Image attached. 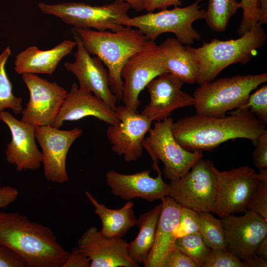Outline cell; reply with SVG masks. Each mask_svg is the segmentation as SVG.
Listing matches in <instances>:
<instances>
[{"label": "cell", "instance_id": "obj_1", "mask_svg": "<svg viewBox=\"0 0 267 267\" xmlns=\"http://www.w3.org/2000/svg\"><path fill=\"white\" fill-rule=\"evenodd\" d=\"M266 125L249 109L235 110L229 116L211 117L196 114L173 122V134L189 151H211L229 140L246 138L254 145Z\"/></svg>", "mask_w": 267, "mask_h": 267}, {"label": "cell", "instance_id": "obj_2", "mask_svg": "<svg viewBox=\"0 0 267 267\" xmlns=\"http://www.w3.org/2000/svg\"><path fill=\"white\" fill-rule=\"evenodd\" d=\"M0 244L18 254L29 267H63L70 254L50 227L15 212H0Z\"/></svg>", "mask_w": 267, "mask_h": 267}, {"label": "cell", "instance_id": "obj_3", "mask_svg": "<svg viewBox=\"0 0 267 267\" xmlns=\"http://www.w3.org/2000/svg\"><path fill=\"white\" fill-rule=\"evenodd\" d=\"M72 34L80 39L86 50L97 57L107 67L109 85L118 101L122 100V69L127 60L139 51L148 39L131 27L116 32L73 28Z\"/></svg>", "mask_w": 267, "mask_h": 267}, {"label": "cell", "instance_id": "obj_4", "mask_svg": "<svg viewBox=\"0 0 267 267\" xmlns=\"http://www.w3.org/2000/svg\"><path fill=\"white\" fill-rule=\"evenodd\" d=\"M267 35L257 23L246 33L237 39L220 41L213 38L200 47L186 45V49L199 64L196 83L199 85L210 82L225 68L234 64H245L256 50L266 43Z\"/></svg>", "mask_w": 267, "mask_h": 267}, {"label": "cell", "instance_id": "obj_5", "mask_svg": "<svg viewBox=\"0 0 267 267\" xmlns=\"http://www.w3.org/2000/svg\"><path fill=\"white\" fill-rule=\"evenodd\" d=\"M267 81V73L237 75L200 84L194 91L197 114L223 117L247 102L251 91Z\"/></svg>", "mask_w": 267, "mask_h": 267}, {"label": "cell", "instance_id": "obj_6", "mask_svg": "<svg viewBox=\"0 0 267 267\" xmlns=\"http://www.w3.org/2000/svg\"><path fill=\"white\" fill-rule=\"evenodd\" d=\"M38 7L43 13L54 16L73 28L112 32L124 28L122 23L130 17L128 12L131 8L128 2L119 0L101 5L77 1L53 4L41 2Z\"/></svg>", "mask_w": 267, "mask_h": 267}, {"label": "cell", "instance_id": "obj_7", "mask_svg": "<svg viewBox=\"0 0 267 267\" xmlns=\"http://www.w3.org/2000/svg\"><path fill=\"white\" fill-rule=\"evenodd\" d=\"M201 0H196L186 7L174 6L171 9L166 8L129 17L122 24L137 28L148 40L154 41L161 34L171 33L182 44L190 45L200 39V35L193 28L192 23L205 18L206 10L201 8Z\"/></svg>", "mask_w": 267, "mask_h": 267}, {"label": "cell", "instance_id": "obj_8", "mask_svg": "<svg viewBox=\"0 0 267 267\" xmlns=\"http://www.w3.org/2000/svg\"><path fill=\"white\" fill-rule=\"evenodd\" d=\"M173 122L171 117L156 122L142 142L152 160L153 169L161 171L158 166L161 161L164 177L170 182L186 174L203 156L202 151L186 150L177 142L172 133Z\"/></svg>", "mask_w": 267, "mask_h": 267}, {"label": "cell", "instance_id": "obj_9", "mask_svg": "<svg viewBox=\"0 0 267 267\" xmlns=\"http://www.w3.org/2000/svg\"><path fill=\"white\" fill-rule=\"evenodd\" d=\"M216 168L201 158L184 175L169 183V196L181 206L213 213L216 199Z\"/></svg>", "mask_w": 267, "mask_h": 267}, {"label": "cell", "instance_id": "obj_10", "mask_svg": "<svg viewBox=\"0 0 267 267\" xmlns=\"http://www.w3.org/2000/svg\"><path fill=\"white\" fill-rule=\"evenodd\" d=\"M167 70L158 45L148 40L143 47L132 55L123 66L121 76L123 81L124 106L137 111L140 105L139 95L153 79Z\"/></svg>", "mask_w": 267, "mask_h": 267}, {"label": "cell", "instance_id": "obj_11", "mask_svg": "<svg viewBox=\"0 0 267 267\" xmlns=\"http://www.w3.org/2000/svg\"><path fill=\"white\" fill-rule=\"evenodd\" d=\"M217 194L213 213L220 218L245 212L258 182L257 173L248 166L227 171L216 170Z\"/></svg>", "mask_w": 267, "mask_h": 267}, {"label": "cell", "instance_id": "obj_12", "mask_svg": "<svg viewBox=\"0 0 267 267\" xmlns=\"http://www.w3.org/2000/svg\"><path fill=\"white\" fill-rule=\"evenodd\" d=\"M29 100L21 112V121L34 127L52 126L68 92L55 82L34 74L21 75Z\"/></svg>", "mask_w": 267, "mask_h": 267}, {"label": "cell", "instance_id": "obj_13", "mask_svg": "<svg viewBox=\"0 0 267 267\" xmlns=\"http://www.w3.org/2000/svg\"><path fill=\"white\" fill-rule=\"evenodd\" d=\"M82 134V129L78 128L61 130L51 126L35 127L36 139L42 150L44 176L48 181L63 183L69 180L67 155L72 143Z\"/></svg>", "mask_w": 267, "mask_h": 267}, {"label": "cell", "instance_id": "obj_14", "mask_svg": "<svg viewBox=\"0 0 267 267\" xmlns=\"http://www.w3.org/2000/svg\"><path fill=\"white\" fill-rule=\"evenodd\" d=\"M115 111L120 123L109 125L106 131L112 150L127 162L135 161L142 154V142L152 122L124 105L117 106Z\"/></svg>", "mask_w": 267, "mask_h": 267}, {"label": "cell", "instance_id": "obj_15", "mask_svg": "<svg viewBox=\"0 0 267 267\" xmlns=\"http://www.w3.org/2000/svg\"><path fill=\"white\" fill-rule=\"evenodd\" d=\"M241 216L229 215L221 218L228 250L241 260L255 253L267 236V221L249 210Z\"/></svg>", "mask_w": 267, "mask_h": 267}, {"label": "cell", "instance_id": "obj_16", "mask_svg": "<svg viewBox=\"0 0 267 267\" xmlns=\"http://www.w3.org/2000/svg\"><path fill=\"white\" fill-rule=\"evenodd\" d=\"M73 35L77 47L74 54L75 60L65 62L64 67L76 77L80 89L93 93L115 110L118 100L109 87L107 70L97 57L90 56L80 38L76 34Z\"/></svg>", "mask_w": 267, "mask_h": 267}, {"label": "cell", "instance_id": "obj_17", "mask_svg": "<svg viewBox=\"0 0 267 267\" xmlns=\"http://www.w3.org/2000/svg\"><path fill=\"white\" fill-rule=\"evenodd\" d=\"M183 84L169 72L153 79L146 86L150 101L141 114L152 122H157L169 117L178 108L194 106L193 96L181 90Z\"/></svg>", "mask_w": 267, "mask_h": 267}, {"label": "cell", "instance_id": "obj_18", "mask_svg": "<svg viewBox=\"0 0 267 267\" xmlns=\"http://www.w3.org/2000/svg\"><path fill=\"white\" fill-rule=\"evenodd\" d=\"M78 247L90 261V267H138L130 257L128 243L122 237H107L94 226L79 238Z\"/></svg>", "mask_w": 267, "mask_h": 267}, {"label": "cell", "instance_id": "obj_19", "mask_svg": "<svg viewBox=\"0 0 267 267\" xmlns=\"http://www.w3.org/2000/svg\"><path fill=\"white\" fill-rule=\"evenodd\" d=\"M0 121L7 125L11 134L5 150L7 161L18 172L38 169L43 154L36 143L35 127L16 119L4 110L0 111Z\"/></svg>", "mask_w": 267, "mask_h": 267}, {"label": "cell", "instance_id": "obj_20", "mask_svg": "<svg viewBox=\"0 0 267 267\" xmlns=\"http://www.w3.org/2000/svg\"><path fill=\"white\" fill-rule=\"evenodd\" d=\"M150 170L133 174H123L111 170L105 175L106 182L113 194L125 200L140 198L153 202L169 196V184L164 182L162 172L156 178L150 176Z\"/></svg>", "mask_w": 267, "mask_h": 267}, {"label": "cell", "instance_id": "obj_21", "mask_svg": "<svg viewBox=\"0 0 267 267\" xmlns=\"http://www.w3.org/2000/svg\"><path fill=\"white\" fill-rule=\"evenodd\" d=\"M93 116L109 125L120 123L115 111L92 93L83 91L72 84L52 127L59 128L65 121H77Z\"/></svg>", "mask_w": 267, "mask_h": 267}, {"label": "cell", "instance_id": "obj_22", "mask_svg": "<svg viewBox=\"0 0 267 267\" xmlns=\"http://www.w3.org/2000/svg\"><path fill=\"white\" fill-rule=\"evenodd\" d=\"M161 211L158 219L153 247L143 264L145 267H161L168 251L174 246V231L181 206L169 196L160 199Z\"/></svg>", "mask_w": 267, "mask_h": 267}, {"label": "cell", "instance_id": "obj_23", "mask_svg": "<svg viewBox=\"0 0 267 267\" xmlns=\"http://www.w3.org/2000/svg\"><path fill=\"white\" fill-rule=\"evenodd\" d=\"M76 42L65 40L51 49L43 50L30 46L15 56L14 71L18 75L24 73L51 74L61 59L72 53Z\"/></svg>", "mask_w": 267, "mask_h": 267}, {"label": "cell", "instance_id": "obj_24", "mask_svg": "<svg viewBox=\"0 0 267 267\" xmlns=\"http://www.w3.org/2000/svg\"><path fill=\"white\" fill-rule=\"evenodd\" d=\"M159 46L169 73L183 83H196L199 64L186 46L176 38H168Z\"/></svg>", "mask_w": 267, "mask_h": 267}, {"label": "cell", "instance_id": "obj_25", "mask_svg": "<svg viewBox=\"0 0 267 267\" xmlns=\"http://www.w3.org/2000/svg\"><path fill=\"white\" fill-rule=\"evenodd\" d=\"M85 194L101 220L102 227L99 232L103 236L123 237L136 225L137 219L133 210L134 203L130 200L120 209H111L99 203L90 192L86 191Z\"/></svg>", "mask_w": 267, "mask_h": 267}, {"label": "cell", "instance_id": "obj_26", "mask_svg": "<svg viewBox=\"0 0 267 267\" xmlns=\"http://www.w3.org/2000/svg\"><path fill=\"white\" fill-rule=\"evenodd\" d=\"M161 211V203L137 219L139 232L136 238L128 245L131 259L138 265L143 264L153 247L157 224Z\"/></svg>", "mask_w": 267, "mask_h": 267}, {"label": "cell", "instance_id": "obj_27", "mask_svg": "<svg viewBox=\"0 0 267 267\" xmlns=\"http://www.w3.org/2000/svg\"><path fill=\"white\" fill-rule=\"evenodd\" d=\"M239 8L236 0H209L204 19L212 30L222 32Z\"/></svg>", "mask_w": 267, "mask_h": 267}, {"label": "cell", "instance_id": "obj_28", "mask_svg": "<svg viewBox=\"0 0 267 267\" xmlns=\"http://www.w3.org/2000/svg\"><path fill=\"white\" fill-rule=\"evenodd\" d=\"M198 213L200 234L205 244L212 250H228L221 219L210 212Z\"/></svg>", "mask_w": 267, "mask_h": 267}, {"label": "cell", "instance_id": "obj_29", "mask_svg": "<svg viewBox=\"0 0 267 267\" xmlns=\"http://www.w3.org/2000/svg\"><path fill=\"white\" fill-rule=\"evenodd\" d=\"M11 52L10 47L7 46L0 54V111L10 109L15 114L19 115L23 109L22 99L14 95L5 67Z\"/></svg>", "mask_w": 267, "mask_h": 267}, {"label": "cell", "instance_id": "obj_30", "mask_svg": "<svg viewBox=\"0 0 267 267\" xmlns=\"http://www.w3.org/2000/svg\"><path fill=\"white\" fill-rule=\"evenodd\" d=\"M174 245L189 257L198 267H204L212 251L204 243L200 233L177 238Z\"/></svg>", "mask_w": 267, "mask_h": 267}, {"label": "cell", "instance_id": "obj_31", "mask_svg": "<svg viewBox=\"0 0 267 267\" xmlns=\"http://www.w3.org/2000/svg\"><path fill=\"white\" fill-rule=\"evenodd\" d=\"M258 182L252 196L247 210L267 221V168L259 169Z\"/></svg>", "mask_w": 267, "mask_h": 267}, {"label": "cell", "instance_id": "obj_32", "mask_svg": "<svg viewBox=\"0 0 267 267\" xmlns=\"http://www.w3.org/2000/svg\"><path fill=\"white\" fill-rule=\"evenodd\" d=\"M199 213L194 210L181 207L178 222L174 231L176 240L182 236L200 233Z\"/></svg>", "mask_w": 267, "mask_h": 267}, {"label": "cell", "instance_id": "obj_33", "mask_svg": "<svg viewBox=\"0 0 267 267\" xmlns=\"http://www.w3.org/2000/svg\"><path fill=\"white\" fill-rule=\"evenodd\" d=\"M249 109L265 124L267 123V85L264 84L250 94L247 102L237 110Z\"/></svg>", "mask_w": 267, "mask_h": 267}, {"label": "cell", "instance_id": "obj_34", "mask_svg": "<svg viewBox=\"0 0 267 267\" xmlns=\"http://www.w3.org/2000/svg\"><path fill=\"white\" fill-rule=\"evenodd\" d=\"M240 8L243 10V17L237 30L240 37L246 33L257 22L260 14L259 0H241Z\"/></svg>", "mask_w": 267, "mask_h": 267}, {"label": "cell", "instance_id": "obj_35", "mask_svg": "<svg viewBox=\"0 0 267 267\" xmlns=\"http://www.w3.org/2000/svg\"><path fill=\"white\" fill-rule=\"evenodd\" d=\"M204 267H246L243 262L228 250H212Z\"/></svg>", "mask_w": 267, "mask_h": 267}, {"label": "cell", "instance_id": "obj_36", "mask_svg": "<svg viewBox=\"0 0 267 267\" xmlns=\"http://www.w3.org/2000/svg\"><path fill=\"white\" fill-rule=\"evenodd\" d=\"M161 267H198L197 265L175 245L166 255Z\"/></svg>", "mask_w": 267, "mask_h": 267}, {"label": "cell", "instance_id": "obj_37", "mask_svg": "<svg viewBox=\"0 0 267 267\" xmlns=\"http://www.w3.org/2000/svg\"><path fill=\"white\" fill-rule=\"evenodd\" d=\"M253 152L252 158L256 167L267 168V130L266 129L259 137Z\"/></svg>", "mask_w": 267, "mask_h": 267}, {"label": "cell", "instance_id": "obj_38", "mask_svg": "<svg viewBox=\"0 0 267 267\" xmlns=\"http://www.w3.org/2000/svg\"><path fill=\"white\" fill-rule=\"evenodd\" d=\"M0 267H29L25 260L11 249L0 244Z\"/></svg>", "mask_w": 267, "mask_h": 267}, {"label": "cell", "instance_id": "obj_39", "mask_svg": "<svg viewBox=\"0 0 267 267\" xmlns=\"http://www.w3.org/2000/svg\"><path fill=\"white\" fill-rule=\"evenodd\" d=\"M90 261L79 248L74 247L63 267H90Z\"/></svg>", "mask_w": 267, "mask_h": 267}, {"label": "cell", "instance_id": "obj_40", "mask_svg": "<svg viewBox=\"0 0 267 267\" xmlns=\"http://www.w3.org/2000/svg\"><path fill=\"white\" fill-rule=\"evenodd\" d=\"M19 192L15 188L5 185L0 186V208H6L15 201Z\"/></svg>", "mask_w": 267, "mask_h": 267}, {"label": "cell", "instance_id": "obj_41", "mask_svg": "<svg viewBox=\"0 0 267 267\" xmlns=\"http://www.w3.org/2000/svg\"><path fill=\"white\" fill-rule=\"evenodd\" d=\"M144 9L148 12H153L156 9H166L170 6H180V0H144Z\"/></svg>", "mask_w": 267, "mask_h": 267}, {"label": "cell", "instance_id": "obj_42", "mask_svg": "<svg viewBox=\"0 0 267 267\" xmlns=\"http://www.w3.org/2000/svg\"><path fill=\"white\" fill-rule=\"evenodd\" d=\"M246 267H267V261L260 258L255 254L250 257L242 260Z\"/></svg>", "mask_w": 267, "mask_h": 267}, {"label": "cell", "instance_id": "obj_43", "mask_svg": "<svg viewBox=\"0 0 267 267\" xmlns=\"http://www.w3.org/2000/svg\"><path fill=\"white\" fill-rule=\"evenodd\" d=\"M255 254L260 258L267 261V236L259 244Z\"/></svg>", "mask_w": 267, "mask_h": 267}, {"label": "cell", "instance_id": "obj_44", "mask_svg": "<svg viewBox=\"0 0 267 267\" xmlns=\"http://www.w3.org/2000/svg\"><path fill=\"white\" fill-rule=\"evenodd\" d=\"M128 2L131 8L136 11H141L144 9V0H119Z\"/></svg>", "mask_w": 267, "mask_h": 267}]
</instances>
